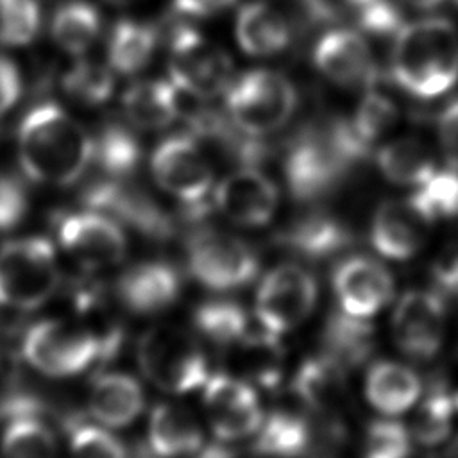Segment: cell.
Instances as JSON below:
<instances>
[{"mask_svg": "<svg viewBox=\"0 0 458 458\" xmlns=\"http://www.w3.org/2000/svg\"><path fill=\"white\" fill-rule=\"evenodd\" d=\"M392 338L413 360L433 358L444 342L445 306L433 290H410L394 308Z\"/></svg>", "mask_w": 458, "mask_h": 458, "instance_id": "4fadbf2b", "label": "cell"}, {"mask_svg": "<svg viewBox=\"0 0 458 458\" xmlns=\"http://www.w3.org/2000/svg\"><path fill=\"white\" fill-rule=\"evenodd\" d=\"M170 77L177 89L209 98L231 84V59L197 29L179 25L170 39Z\"/></svg>", "mask_w": 458, "mask_h": 458, "instance_id": "30bf717a", "label": "cell"}, {"mask_svg": "<svg viewBox=\"0 0 458 458\" xmlns=\"http://www.w3.org/2000/svg\"><path fill=\"white\" fill-rule=\"evenodd\" d=\"M347 4H351V5H354V7H361V5H365V4H369L370 0H345Z\"/></svg>", "mask_w": 458, "mask_h": 458, "instance_id": "db71d44e", "label": "cell"}, {"mask_svg": "<svg viewBox=\"0 0 458 458\" xmlns=\"http://www.w3.org/2000/svg\"><path fill=\"white\" fill-rule=\"evenodd\" d=\"M295 104L292 82L274 70H250L227 86L225 106L231 122L254 138L283 127L293 114Z\"/></svg>", "mask_w": 458, "mask_h": 458, "instance_id": "52a82bcc", "label": "cell"}, {"mask_svg": "<svg viewBox=\"0 0 458 458\" xmlns=\"http://www.w3.org/2000/svg\"><path fill=\"white\" fill-rule=\"evenodd\" d=\"M408 199L415 209L431 224L458 215V172L437 170Z\"/></svg>", "mask_w": 458, "mask_h": 458, "instance_id": "8d00e7d4", "label": "cell"}, {"mask_svg": "<svg viewBox=\"0 0 458 458\" xmlns=\"http://www.w3.org/2000/svg\"><path fill=\"white\" fill-rule=\"evenodd\" d=\"M222 440L216 438L215 444L209 445H202L191 458H234L233 451L227 449L224 444H220Z\"/></svg>", "mask_w": 458, "mask_h": 458, "instance_id": "f907efd6", "label": "cell"}, {"mask_svg": "<svg viewBox=\"0 0 458 458\" xmlns=\"http://www.w3.org/2000/svg\"><path fill=\"white\" fill-rule=\"evenodd\" d=\"M429 222L406 200L379 204L370 224L372 247L388 259H408L419 252L426 240Z\"/></svg>", "mask_w": 458, "mask_h": 458, "instance_id": "ffe728a7", "label": "cell"}, {"mask_svg": "<svg viewBox=\"0 0 458 458\" xmlns=\"http://www.w3.org/2000/svg\"><path fill=\"white\" fill-rule=\"evenodd\" d=\"M433 277L444 292H454L458 288V249H449L437 259Z\"/></svg>", "mask_w": 458, "mask_h": 458, "instance_id": "c3c4849f", "label": "cell"}, {"mask_svg": "<svg viewBox=\"0 0 458 458\" xmlns=\"http://www.w3.org/2000/svg\"><path fill=\"white\" fill-rule=\"evenodd\" d=\"M148 445L159 458L193 456L204 445V433L195 417L175 404H157L148 420Z\"/></svg>", "mask_w": 458, "mask_h": 458, "instance_id": "603a6c76", "label": "cell"}, {"mask_svg": "<svg viewBox=\"0 0 458 458\" xmlns=\"http://www.w3.org/2000/svg\"><path fill=\"white\" fill-rule=\"evenodd\" d=\"M390 70L413 97L431 98L458 79V29L445 18L404 23L395 34Z\"/></svg>", "mask_w": 458, "mask_h": 458, "instance_id": "7a4b0ae2", "label": "cell"}, {"mask_svg": "<svg viewBox=\"0 0 458 458\" xmlns=\"http://www.w3.org/2000/svg\"><path fill=\"white\" fill-rule=\"evenodd\" d=\"M57 238L61 249L88 270L118 265L127 252V238L118 222L97 209L63 216Z\"/></svg>", "mask_w": 458, "mask_h": 458, "instance_id": "7c38bea8", "label": "cell"}, {"mask_svg": "<svg viewBox=\"0 0 458 458\" xmlns=\"http://www.w3.org/2000/svg\"><path fill=\"white\" fill-rule=\"evenodd\" d=\"M88 408L98 424L122 428L131 424L143 410V390L129 374L104 372L89 386Z\"/></svg>", "mask_w": 458, "mask_h": 458, "instance_id": "44dd1931", "label": "cell"}, {"mask_svg": "<svg viewBox=\"0 0 458 458\" xmlns=\"http://www.w3.org/2000/svg\"><path fill=\"white\" fill-rule=\"evenodd\" d=\"M369 147L356 136L351 122L335 120L301 132L284 156V177L292 195L313 200L326 195Z\"/></svg>", "mask_w": 458, "mask_h": 458, "instance_id": "3957f363", "label": "cell"}, {"mask_svg": "<svg viewBox=\"0 0 458 458\" xmlns=\"http://www.w3.org/2000/svg\"><path fill=\"white\" fill-rule=\"evenodd\" d=\"M41 25L38 0H0V45H29Z\"/></svg>", "mask_w": 458, "mask_h": 458, "instance_id": "60d3db41", "label": "cell"}, {"mask_svg": "<svg viewBox=\"0 0 458 458\" xmlns=\"http://www.w3.org/2000/svg\"><path fill=\"white\" fill-rule=\"evenodd\" d=\"M376 159L381 174L395 184L419 186L437 172L429 148L415 136L388 141L377 150Z\"/></svg>", "mask_w": 458, "mask_h": 458, "instance_id": "f1b7e54d", "label": "cell"}, {"mask_svg": "<svg viewBox=\"0 0 458 458\" xmlns=\"http://www.w3.org/2000/svg\"><path fill=\"white\" fill-rule=\"evenodd\" d=\"M193 326L206 342L225 352L243 340L252 329L242 306L233 301L220 299L200 304L193 313Z\"/></svg>", "mask_w": 458, "mask_h": 458, "instance_id": "d6a6232c", "label": "cell"}, {"mask_svg": "<svg viewBox=\"0 0 458 458\" xmlns=\"http://www.w3.org/2000/svg\"><path fill=\"white\" fill-rule=\"evenodd\" d=\"M333 290L344 313L369 318L390 302L394 279L379 261L369 256H352L338 263Z\"/></svg>", "mask_w": 458, "mask_h": 458, "instance_id": "2e32d148", "label": "cell"}, {"mask_svg": "<svg viewBox=\"0 0 458 458\" xmlns=\"http://www.w3.org/2000/svg\"><path fill=\"white\" fill-rule=\"evenodd\" d=\"M404 2L415 9H433L438 4H442L444 0H404Z\"/></svg>", "mask_w": 458, "mask_h": 458, "instance_id": "816d5d0a", "label": "cell"}, {"mask_svg": "<svg viewBox=\"0 0 458 458\" xmlns=\"http://www.w3.org/2000/svg\"><path fill=\"white\" fill-rule=\"evenodd\" d=\"M254 435V453L267 458H297L306 453L310 444L306 415L286 406L263 415V422Z\"/></svg>", "mask_w": 458, "mask_h": 458, "instance_id": "4316f807", "label": "cell"}, {"mask_svg": "<svg viewBox=\"0 0 458 458\" xmlns=\"http://www.w3.org/2000/svg\"><path fill=\"white\" fill-rule=\"evenodd\" d=\"M313 61L324 77L345 88H372L379 79L369 43L349 29H335L324 34L315 47Z\"/></svg>", "mask_w": 458, "mask_h": 458, "instance_id": "e0dca14e", "label": "cell"}, {"mask_svg": "<svg viewBox=\"0 0 458 458\" xmlns=\"http://www.w3.org/2000/svg\"><path fill=\"white\" fill-rule=\"evenodd\" d=\"M344 370L326 354L311 358L297 370L292 392L306 408L318 411L333 408L342 399Z\"/></svg>", "mask_w": 458, "mask_h": 458, "instance_id": "4dcf8cb0", "label": "cell"}, {"mask_svg": "<svg viewBox=\"0 0 458 458\" xmlns=\"http://www.w3.org/2000/svg\"><path fill=\"white\" fill-rule=\"evenodd\" d=\"M61 86L72 100L84 106H98L111 97L114 81L104 64L81 59L63 73Z\"/></svg>", "mask_w": 458, "mask_h": 458, "instance_id": "74e56055", "label": "cell"}, {"mask_svg": "<svg viewBox=\"0 0 458 458\" xmlns=\"http://www.w3.org/2000/svg\"><path fill=\"white\" fill-rule=\"evenodd\" d=\"M349 229L327 213H306L279 234V243L313 259L336 254L349 243Z\"/></svg>", "mask_w": 458, "mask_h": 458, "instance_id": "484cf974", "label": "cell"}, {"mask_svg": "<svg viewBox=\"0 0 458 458\" xmlns=\"http://www.w3.org/2000/svg\"><path fill=\"white\" fill-rule=\"evenodd\" d=\"M277 202L279 193L274 181L252 166H243L225 175L213 193V204L218 211L245 227L268 224Z\"/></svg>", "mask_w": 458, "mask_h": 458, "instance_id": "9a60e30c", "label": "cell"}, {"mask_svg": "<svg viewBox=\"0 0 458 458\" xmlns=\"http://www.w3.org/2000/svg\"><path fill=\"white\" fill-rule=\"evenodd\" d=\"M120 302L132 313L154 315L170 308L181 293L177 270L163 261H141L116 281Z\"/></svg>", "mask_w": 458, "mask_h": 458, "instance_id": "d6986e66", "label": "cell"}, {"mask_svg": "<svg viewBox=\"0 0 458 458\" xmlns=\"http://www.w3.org/2000/svg\"><path fill=\"white\" fill-rule=\"evenodd\" d=\"M456 2H458V0H456Z\"/></svg>", "mask_w": 458, "mask_h": 458, "instance_id": "9f6ffc18", "label": "cell"}, {"mask_svg": "<svg viewBox=\"0 0 458 458\" xmlns=\"http://www.w3.org/2000/svg\"><path fill=\"white\" fill-rule=\"evenodd\" d=\"M454 403H456V408H458V394H456V397H454Z\"/></svg>", "mask_w": 458, "mask_h": 458, "instance_id": "11a10c76", "label": "cell"}, {"mask_svg": "<svg viewBox=\"0 0 458 458\" xmlns=\"http://www.w3.org/2000/svg\"><path fill=\"white\" fill-rule=\"evenodd\" d=\"M315 277L301 265L274 267L256 290L254 311L259 326L274 335H284L301 326L317 304Z\"/></svg>", "mask_w": 458, "mask_h": 458, "instance_id": "9c48e42d", "label": "cell"}, {"mask_svg": "<svg viewBox=\"0 0 458 458\" xmlns=\"http://www.w3.org/2000/svg\"><path fill=\"white\" fill-rule=\"evenodd\" d=\"M374 349V329L367 318L352 317L342 310L326 324L324 354L342 369L361 365Z\"/></svg>", "mask_w": 458, "mask_h": 458, "instance_id": "f546056e", "label": "cell"}, {"mask_svg": "<svg viewBox=\"0 0 458 458\" xmlns=\"http://www.w3.org/2000/svg\"><path fill=\"white\" fill-rule=\"evenodd\" d=\"M420 390L419 376L397 361H377L365 377L367 401L385 415L408 411L419 401Z\"/></svg>", "mask_w": 458, "mask_h": 458, "instance_id": "cb8c5ba5", "label": "cell"}, {"mask_svg": "<svg viewBox=\"0 0 458 458\" xmlns=\"http://www.w3.org/2000/svg\"><path fill=\"white\" fill-rule=\"evenodd\" d=\"M410 433L395 420H374L365 435V458H408Z\"/></svg>", "mask_w": 458, "mask_h": 458, "instance_id": "7bdbcfd3", "label": "cell"}, {"mask_svg": "<svg viewBox=\"0 0 458 458\" xmlns=\"http://www.w3.org/2000/svg\"><path fill=\"white\" fill-rule=\"evenodd\" d=\"M138 363L143 376L168 394L199 390L209 377L202 347L188 331L174 326H156L141 335Z\"/></svg>", "mask_w": 458, "mask_h": 458, "instance_id": "5b68a950", "label": "cell"}, {"mask_svg": "<svg viewBox=\"0 0 458 458\" xmlns=\"http://www.w3.org/2000/svg\"><path fill=\"white\" fill-rule=\"evenodd\" d=\"M234 369L242 372L240 377L254 381L261 386H274L281 376L283 347L279 335H274L259 326L250 329L249 335L227 351Z\"/></svg>", "mask_w": 458, "mask_h": 458, "instance_id": "83f0119b", "label": "cell"}, {"mask_svg": "<svg viewBox=\"0 0 458 458\" xmlns=\"http://www.w3.org/2000/svg\"><path fill=\"white\" fill-rule=\"evenodd\" d=\"M438 138L445 163L458 172V98L440 114Z\"/></svg>", "mask_w": 458, "mask_h": 458, "instance_id": "bcb514c9", "label": "cell"}, {"mask_svg": "<svg viewBox=\"0 0 458 458\" xmlns=\"http://www.w3.org/2000/svg\"><path fill=\"white\" fill-rule=\"evenodd\" d=\"M21 91V79L16 64L0 55V114L14 106Z\"/></svg>", "mask_w": 458, "mask_h": 458, "instance_id": "7dc6e473", "label": "cell"}, {"mask_svg": "<svg viewBox=\"0 0 458 458\" xmlns=\"http://www.w3.org/2000/svg\"><path fill=\"white\" fill-rule=\"evenodd\" d=\"M57 444L52 429L34 415H16L0 438V458H55Z\"/></svg>", "mask_w": 458, "mask_h": 458, "instance_id": "e575fe53", "label": "cell"}, {"mask_svg": "<svg viewBox=\"0 0 458 458\" xmlns=\"http://www.w3.org/2000/svg\"><path fill=\"white\" fill-rule=\"evenodd\" d=\"M21 352L32 369L52 377L77 376L102 358L93 327L64 318L32 324L23 335Z\"/></svg>", "mask_w": 458, "mask_h": 458, "instance_id": "8992f818", "label": "cell"}, {"mask_svg": "<svg viewBox=\"0 0 458 458\" xmlns=\"http://www.w3.org/2000/svg\"><path fill=\"white\" fill-rule=\"evenodd\" d=\"M150 166L156 182L184 204L204 200L213 184L211 166L191 134L161 141L152 154Z\"/></svg>", "mask_w": 458, "mask_h": 458, "instance_id": "5bb4252c", "label": "cell"}, {"mask_svg": "<svg viewBox=\"0 0 458 458\" xmlns=\"http://www.w3.org/2000/svg\"><path fill=\"white\" fill-rule=\"evenodd\" d=\"M93 157L107 175L116 179L125 177L132 174L140 163V141L129 127L107 123L93 141Z\"/></svg>", "mask_w": 458, "mask_h": 458, "instance_id": "d590c367", "label": "cell"}, {"mask_svg": "<svg viewBox=\"0 0 458 458\" xmlns=\"http://www.w3.org/2000/svg\"><path fill=\"white\" fill-rule=\"evenodd\" d=\"M68 449L72 458H127L123 444L98 424L77 422L70 428Z\"/></svg>", "mask_w": 458, "mask_h": 458, "instance_id": "b9f144b4", "label": "cell"}, {"mask_svg": "<svg viewBox=\"0 0 458 458\" xmlns=\"http://www.w3.org/2000/svg\"><path fill=\"white\" fill-rule=\"evenodd\" d=\"M234 32L242 50L250 55H274L290 43L288 21L267 2L245 4L236 16Z\"/></svg>", "mask_w": 458, "mask_h": 458, "instance_id": "d4e9b609", "label": "cell"}, {"mask_svg": "<svg viewBox=\"0 0 458 458\" xmlns=\"http://www.w3.org/2000/svg\"><path fill=\"white\" fill-rule=\"evenodd\" d=\"M61 283L54 245L41 236L9 240L0 247V304L18 311L41 308Z\"/></svg>", "mask_w": 458, "mask_h": 458, "instance_id": "277c9868", "label": "cell"}, {"mask_svg": "<svg viewBox=\"0 0 458 458\" xmlns=\"http://www.w3.org/2000/svg\"><path fill=\"white\" fill-rule=\"evenodd\" d=\"M157 45V29L147 21L120 20L107 41V59L114 72L132 75L150 61Z\"/></svg>", "mask_w": 458, "mask_h": 458, "instance_id": "1f68e13d", "label": "cell"}, {"mask_svg": "<svg viewBox=\"0 0 458 458\" xmlns=\"http://www.w3.org/2000/svg\"><path fill=\"white\" fill-rule=\"evenodd\" d=\"M358 23L363 30L377 36L397 34L403 23V14L392 0H370L360 7Z\"/></svg>", "mask_w": 458, "mask_h": 458, "instance_id": "ee69618b", "label": "cell"}, {"mask_svg": "<svg viewBox=\"0 0 458 458\" xmlns=\"http://www.w3.org/2000/svg\"><path fill=\"white\" fill-rule=\"evenodd\" d=\"M122 106L127 122L141 131L165 129L181 111L175 84L163 79L132 82L122 97Z\"/></svg>", "mask_w": 458, "mask_h": 458, "instance_id": "7402d4cb", "label": "cell"}, {"mask_svg": "<svg viewBox=\"0 0 458 458\" xmlns=\"http://www.w3.org/2000/svg\"><path fill=\"white\" fill-rule=\"evenodd\" d=\"M106 2L111 4V5H116V7H123V5H131V4H134L138 0H106Z\"/></svg>", "mask_w": 458, "mask_h": 458, "instance_id": "f5cc1de1", "label": "cell"}, {"mask_svg": "<svg viewBox=\"0 0 458 458\" xmlns=\"http://www.w3.org/2000/svg\"><path fill=\"white\" fill-rule=\"evenodd\" d=\"M399 118V109L392 98L374 88H367V93L358 104L354 118L351 122L356 136L370 147L385 132H388Z\"/></svg>", "mask_w": 458, "mask_h": 458, "instance_id": "ab89813d", "label": "cell"}, {"mask_svg": "<svg viewBox=\"0 0 458 458\" xmlns=\"http://www.w3.org/2000/svg\"><path fill=\"white\" fill-rule=\"evenodd\" d=\"M202 406L216 438L224 442L254 435L263 422V410L254 386L243 377L213 374L202 385Z\"/></svg>", "mask_w": 458, "mask_h": 458, "instance_id": "8fae6325", "label": "cell"}, {"mask_svg": "<svg viewBox=\"0 0 458 458\" xmlns=\"http://www.w3.org/2000/svg\"><path fill=\"white\" fill-rule=\"evenodd\" d=\"M50 30L61 50L81 55L95 43L100 32V13L86 0L64 2L55 11Z\"/></svg>", "mask_w": 458, "mask_h": 458, "instance_id": "836d02e7", "label": "cell"}, {"mask_svg": "<svg viewBox=\"0 0 458 458\" xmlns=\"http://www.w3.org/2000/svg\"><path fill=\"white\" fill-rule=\"evenodd\" d=\"M191 276L211 290H234L258 274V258L238 236L218 229H197L186 242Z\"/></svg>", "mask_w": 458, "mask_h": 458, "instance_id": "ba28073f", "label": "cell"}, {"mask_svg": "<svg viewBox=\"0 0 458 458\" xmlns=\"http://www.w3.org/2000/svg\"><path fill=\"white\" fill-rule=\"evenodd\" d=\"M25 209L27 195L21 184L9 175H0V231L16 225Z\"/></svg>", "mask_w": 458, "mask_h": 458, "instance_id": "f6af8a7d", "label": "cell"}, {"mask_svg": "<svg viewBox=\"0 0 458 458\" xmlns=\"http://www.w3.org/2000/svg\"><path fill=\"white\" fill-rule=\"evenodd\" d=\"M86 204L91 209L120 218L148 238L165 240L172 234L168 215L145 191L134 186H125L118 181L98 182L88 190Z\"/></svg>", "mask_w": 458, "mask_h": 458, "instance_id": "ac0fdd59", "label": "cell"}, {"mask_svg": "<svg viewBox=\"0 0 458 458\" xmlns=\"http://www.w3.org/2000/svg\"><path fill=\"white\" fill-rule=\"evenodd\" d=\"M231 4H234V0H174V11L190 16H206Z\"/></svg>", "mask_w": 458, "mask_h": 458, "instance_id": "681fc988", "label": "cell"}, {"mask_svg": "<svg viewBox=\"0 0 458 458\" xmlns=\"http://www.w3.org/2000/svg\"><path fill=\"white\" fill-rule=\"evenodd\" d=\"M18 159L29 179L68 186L82 177L93 159V140L57 104L41 102L20 122Z\"/></svg>", "mask_w": 458, "mask_h": 458, "instance_id": "6da1fadb", "label": "cell"}, {"mask_svg": "<svg viewBox=\"0 0 458 458\" xmlns=\"http://www.w3.org/2000/svg\"><path fill=\"white\" fill-rule=\"evenodd\" d=\"M454 408V397L442 388H431L413 417V438L422 445H437L445 440L451 433Z\"/></svg>", "mask_w": 458, "mask_h": 458, "instance_id": "f35d334b", "label": "cell"}]
</instances>
